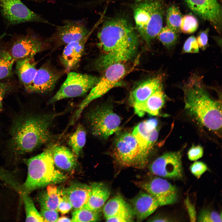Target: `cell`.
Segmentation results:
<instances>
[{"label": "cell", "instance_id": "obj_31", "mask_svg": "<svg viewBox=\"0 0 222 222\" xmlns=\"http://www.w3.org/2000/svg\"><path fill=\"white\" fill-rule=\"evenodd\" d=\"M101 211L82 208L75 210L72 213V222H85L98 221L101 219Z\"/></svg>", "mask_w": 222, "mask_h": 222}, {"label": "cell", "instance_id": "obj_12", "mask_svg": "<svg viewBox=\"0 0 222 222\" xmlns=\"http://www.w3.org/2000/svg\"><path fill=\"white\" fill-rule=\"evenodd\" d=\"M158 124L156 119H149L139 123L134 128L132 133L138 143L141 159L145 166L158 138V133L153 131L157 128Z\"/></svg>", "mask_w": 222, "mask_h": 222}, {"label": "cell", "instance_id": "obj_3", "mask_svg": "<svg viewBox=\"0 0 222 222\" xmlns=\"http://www.w3.org/2000/svg\"><path fill=\"white\" fill-rule=\"evenodd\" d=\"M51 145L41 153L24 159L27 168L26 180L22 185L23 192L29 194L36 189L51 184L62 183L67 177L55 167Z\"/></svg>", "mask_w": 222, "mask_h": 222}, {"label": "cell", "instance_id": "obj_2", "mask_svg": "<svg viewBox=\"0 0 222 222\" xmlns=\"http://www.w3.org/2000/svg\"><path fill=\"white\" fill-rule=\"evenodd\" d=\"M64 112L37 114L24 113L13 121L10 131L8 148L15 156L35 150L53 138L50 128L53 121Z\"/></svg>", "mask_w": 222, "mask_h": 222}, {"label": "cell", "instance_id": "obj_26", "mask_svg": "<svg viewBox=\"0 0 222 222\" xmlns=\"http://www.w3.org/2000/svg\"><path fill=\"white\" fill-rule=\"evenodd\" d=\"M47 186L46 189L40 193L37 197L41 208L58 210L61 189L54 184Z\"/></svg>", "mask_w": 222, "mask_h": 222}, {"label": "cell", "instance_id": "obj_42", "mask_svg": "<svg viewBox=\"0 0 222 222\" xmlns=\"http://www.w3.org/2000/svg\"><path fill=\"white\" fill-rule=\"evenodd\" d=\"M208 29L202 31L200 32L196 39L199 47L202 49H205L207 46L208 40Z\"/></svg>", "mask_w": 222, "mask_h": 222}, {"label": "cell", "instance_id": "obj_43", "mask_svg": "<svg viewBox=\"0 0 222 222\" xmlns=\"http://www.w3.org/2000/svg\"><path fill=\"white\" fill-rule=\"evenodd\" d=\"M184 203L191 221H195L196 217L195 205L191 202L188 196L185 199Z\"/></svg>", "mask_w": 222, "mask_h": 222}, {"label": "cell", "instance_id": "obj_20", "mask_svg": "<svg viewBox=\"0 0 222 222\" xmlns=\"http://www.w3.org/2000/svg\"><path fill=\"white\" fill-rule=\"evenodd\" d=\"M165 101V95L161 85L145 101L133 106L135 113L139 116H143L145 113L157 116L159 115Z\"/></svg>", "mask_w": 222, "mask_h": 222}, {"label": "cell", "instance_id": "obj_39", "mask_svg": "<svg viewBox=\"0 0 222 222\" xmlns=\"http://www.w3.org/2000/svg\"><path fill=\"white\" fill-rule=\"evenodd\" d=\"M190 170L197 178H199L207 170L208 167L205 163L201 161L195 162L190 166Z\"/></svg>", "mask_w": 222, "mask_h": 222}, {"label": "cell", "instance_id": "obj_16", "mask_svg": "<svg viewBox=\"0 0 222 222\" xmlns=\"http://www.w3.org/2000/svg\"><path fill=\"white\" fill-rule=\"evenodd\" d=\"M45 47V42L39 37L27 35L16 39L9 51L16 61L23 58L34 57L43 50Z\"/></svg>", "mask_w": 222, "mask_h": 222}, {"label": "cell", "instance_id": "obj_46", "mask_svg": "<svg viewBox=\"0 0 222 222\" xmlns=\"http://www.w3.org/2000/svg\"><path fill=\"white\" fill-rule=\"evenodd\" d=\"M56 222H72L71 219L62 216L59 218Z\"/></svg>", "mask_w": 222, "mask_h": 222}, {"label": "cell", "instance_id": "obj_1", "mask_svg": "<svg viewBox=\"0 0 222 222\" xmlns=\"http://www.w3.org/2000/svg\"><path fill=\"white\" fill-rule=\"evenodd\" d=\"M103 53L95 61L98 70L132 59L137 50L138 40L134 28L125 19L117 18L106 22L97 35Z\"/></svg>", "mask_w": 222, "mask_h": 222}, {"label": "cell", "instance_id": "obj_13", "mask_svg": "<svg viewBox=\"0 0 222 222\" xmlns=\"http://www.w3.org/2000/svg\"><path fill=\"white\" fill-rule=\"evenodd\" d=\"M149 170L154 174L162 177H181L183 167L180 152H171L164 154L150 164Z\"/></svg>", "mask_w": 222, "mask_h": 222}, {"label": "cell", "instance_id": "obj_45", "mask_svg": "<svg viewBox=\"0 0 222 222\" xmlns=\"http://www.w3.org/2000/svg\"><path fill=\"white\" fill-rule=\"evenodd\" d=\"M168 218L161 216H154L149 220L150 222H169L172 221Z\"/></svg>", "mask_w": 222, "mask_h": 222}, {"label": "cell", "instance_id": "obj_10", "mask_svg": "<svg viewBox=\"0 0 222 222\" xmlns=\"http://www.w3.org/2000/svg\"><path fill=\"white\" fill-rule=\"evenodd\" d=\"M0 10L3 17L10 24L31 22L55 26L29 9L21 0H0Z\"/></svg>", "mask_w": 222, "mask_h": 222}, {"label": "cell", "instance_id": "obj_48", "mask_svg": "<svg viewBox=\"0 0 222 222\" xmlns=\"http://www.w3.org/2000/svg\"><path fill=\"white\" fill-rule=\"evenodd\" d=\"M34 0L35 1H42V0Z\"/></svg>", "mask_w": 222, "mask_h": 222}, {"label": "cell", "instance_id": "obj_7", "mask_svg": "<svg viewBox=\"0 0 222 222\" xmlns=\"http://www.w3.org/2000/svg\"><path fill=\"white\" fill-rule=\"evenodd\" d=\"M86 118L91 134L101 138L106 139L120 129L121 118L110 106H100L92 110Z\"/></svg>", "mask_w": 222, "mask_h": 222}, {"label": "cell", "instance_id": "obj_23", "mask_svg": "<svg viewBox=\"0 0 222 222\" xmlns=\"http://www.w3.org/2000/svg\"><path fill=\"white\" fill-rule=\"evenodd\" d=\"M160 76L148 80L139 84L130 94L129 101L131 105L143 101L162 85Z\"/></svg>", "mask_w": 222, "mask_h": 222}, {"label": "cell", "instance_id": "obj_27", "mask_svg": "<svg viewBox=\"0 0 222 222\" xmlns=\"http://www.w3.org/2000/svg\"><path fill=\"white\" fill-rule=\"evenodd\" d=\"M130 206L120 195L110 199L103 206V212L106 219L117 214L132 210Z\"/></svg>", "mask_w": 222, "mask_h": 222}, {"label": "cell", "instance_id": "obj_33", "mask_svg": "<svg viewBox=\"0 0 222 222\" xmlns=\"http://www.w3.org/2000/svg\"><path fill=\"white\" fill-rule=\"evenodd\" d=\"M177 33L167 27H162L157 36L158 39L167 48L173 46L178 39Z\"/></svg>", "mask_w": 222, "mask_h": 222}, {"label": "cell", "instance_id": "obj_37", "mask_svg": "<svg viewBox=\"0 0 222 222\" xmlns=\"http://www.w3.org/2000/svg\"><path fill=\"white\" fill-rule=\"evenodd\" d=\"M72 208V205L64 193L63 189H61L58 210L61 214H65L69 212Z\"/></svg>", "mask_w": 222, "mask_h": 222}, {"label": "cell", "instance_id": "obj_38", "mask_svg": "<svg viewBox=\"0 0 222 222\" xmlns=\"http://www.w3.org/2000/svg\"><path fill=\"white\" fill-rule=\"evenodd\" d=\"M134 215L133 210L122 212L106 219L108 222H131Z\"/></svg>", "mask_w": 222, "mask_h": 222}, {"label": "cell", "instance_id": "obj_15", "mask_svg": "<svg viewBox=\"0 0 222 222\" xmlns=\"http://www.w3.org/2000/svg\"><path fill=\"white\" fill-rule=\"evenodd\" d=\"M62 72L45 64L37 70L34 79L27 91L29 92L47 94L54 88Z\"/></svg>", "mask_w": 222, "mask_h": 222}, {"label": "cell", "instance_id": "obj_24", "mask_svg": "<svg viewBox=\"0 0 222 222\" xmlns=\"http://www.w3.org/2000/svg\"><path fill=\"white\" fill-rule=\"evenodd\" d=\"M16 72L27 91L32 83L37 70L34 57H27L15 61Z\"/></svg>", "mask_w": 222, "mask_h": 222}, {"label": "cell", "instance_id": "obj_35", "mask_svg": "<svg viewBox=\"0 0 222 222\" xmlns=\"http://www.w3.org/2000/svg\"><path fill=\"white\" fill-rule=\"evenodd\" d=\"M221 214L207 209L202 210L197 218L198 222H221Z\"/></svg>", "mask_w": 222, "mask_h": 222}, {"label": "cell", "instance_id": "obj_5", "mask_svg": "<svg viewBox=\"0 0 222 222\" xmlns=\"http://www.w3.org/2000/svg\"><path fill=\"white\" fill-rule=\"evenodd\" d=\"M163 11L157 2L141 3L134 9L136 28L148 43L157 36L162 27Z\"/></svg>", "mask_w": 222, "mask_h": 222}, {"label": "cell", "instance_id": "obj_41", "mask_svg": "<svg viewBox=\"0 0 222 222\" xmlns=\"http://www.w3.org/2000/svg\"><path fill=\"white\" fill-rule=\"evenodd\" d=\"M203 153V149L201 146H193L188 152V157L191 161H196L202 157Z\"/></svg>", "mask_w": 222, "mask_h": 222}, {"label": "cell", "instance_id": "obj_44", "mask_svg": "<svg viewBox=\"0 0 222 222\" xmlns=\"http://www.w3.org/2000/svg\"><path fill=\"white\" fill-rule=\"evenodd\" d=\"M11 88L10 84L0 81V110L2 109L3 101L6 94Z\"/></svg>", "mask_w": 222, "mask_h": 222}, {"label": "cell", "instance_id": "obj_28", "mask_svg": "<svg viewBox=\"0 0 222 222\" xmlns=\"http://www.w3.org/2000/svg\"><path fill=\"white\" fill-rule=\"evenodd\" d=\"M86 138V133L84 127L79 124L75 132L70 136L68 144L72 152L76 157L80 155L84 146Z\"/></svg>", "mask_w": 222, "mask_h": 222}, {"label": "cell", "instance_id": "obj_18", "mask_svg": "<svg viewBox=\"0 0 222 222\" xmlns=\"http://www.w3.org/2000/svg\"><path fill=\"white\" fill-rule=\"evenodd\" d=\"M131 203L134 215L138 221L143 220L159 206L158 202L152 196L143 192L137 195L132 200Z\"/></svg>", "mask_w": 222, "mask_h": 222}, {"label": "cell", "instance_id": "obj_14", "mask_svg": "<svg viewBox=\"0 0 222 222\" xmlns=\"http://www.w3.org/2000/svg\"><path fill=\"white\" fill-rule=\"evenodd\" d=\"M84 21H68L64 25L57 26L49 40L58 46L79 40L89 33Z\"/></svg>", "mask_w": 222, "mask_h": 222}, {"label": "cell", "instance_id": "obj_8", "mask_svg": "<svg viewBox=\"0 0 222 222\" xmlns=\"http://www.w3.org/2000/svg\"><path fill=\"white\" fill-rule=\"evenodd\" d=\"M112 154L121 166L138 169L145 167L141 159L138 143L132 134L125 133L119 136L115 141Z\"/></svg>", "mask_w": 222, "mask_h": 222}, {"label": "cell", "instance_id": "obj_22", "mask_svg": "<svg viewBox=\"0 0 222 222\" xmlns=\"http://www.w3.org/2000/svg\"><path fill=\"white\" fill-rule=\"evenodd\" d=\"M91 193L88 201L83 207L91 210L101 211L110 195L108 186L101 182H94L91 186Z\"/></svg>", "mask_w": 222, "mask_h": 222}, {"label": "cell", "instance_id": "obj_4", "mask_svg": "<svg viewBox=\"0 0 222 222\" xmlns=\"http://www.w3.org/2000/svg\"><path fill=\"white\" fill-rule=\"evenodd\" d=\"M185 108L209 130L215 131L221 129V104L212 99L200 85L195 84L187 91Z\"/></svg>", "mask_w": 222, "mask_h": 222}, {"label": "cell", "instance_id": "obj_9", "mask_svg": "<svg viewBox=\"0 0 222 222\" xmlns=\"http://www.w3.org/2000/svg\"><path fill=\"white\" fill-rule=\"evenodd\" d=\"M99 79L91 75L70 72L60 89L48 103L52 104L63 99L82 96L90 90Z\"/></svg>", "mask_w": 222, "mask_h": 222}, {"label": "cell", "instance_id": "obj_6", "mask_svg": "<svg viewBox=\"0 0 222 222\" xmlns=\"http://www.w3.org/2000/svg\"><path fill=\"white\" fill-rule=\"evenodd\" d=\"M105 71L103 76L78 106L70 121L72 123L74 124L78 120L83 111L90 102L101 97L115 86L126 72L125 68L122 63L112 64Z\"/></svg>", "mask_w": 222, "mask_h": 222}, {"label": "cell", "instance_id": "obj_29", "mask_svg": "<svg viewBox=\"0 0 222 222\" xmlns=\"http://www.w3.org/2000/svg\"><path fill=\"white\" fill-rule=\"evenodd\" d=\"M21 196L25 208L26 221L44 222L29 194L22 191Z\"/></svg>", "mask_w": 222, "mask_h": 222}, {"label": "cell", "instance_id": "obj_30", "mask_svg": "<svg viewBox=\"0 0 222 222\" xmlns=\"http://www.w3.org/2000/svg\"><path fill=\"white\" fill-rule=\"evenodd\" d=\"M15 62L9 51L0 50V81L11 76Z\"/></svg>", "mask_w": 222, "mask_h": 222}, {"label": "cell", "instance_id": "obj_11", "mask_svg": "<svg viewBox=\"0 0 222 222\" xmlns=\"http://www.w3.org/2000/svg\"><path fill=\"white\" fill-rule=\"evenodd\" d=\"M135 184L152 196L159 206L172 204L177 200L176 187L165 179L156 177L148 181L137 182Z\"/></svg>", "mask_w": 222, "mask_h": 222}, {"label": "cell", "instance_id": "obj_34", "mask_svg": "<svg viewBox=\"0 0 222 222\" xmlns=\"http://www.w3.org/2000/svg\"><path fill=\"white\" fill-rule=\"evenodd\" d=\"M198 25L195 17L190 14L186 15L182 17L180 30L185 34H191L197 30Z\"/></svg>", "mask_w": 222, "mask_h": 222}, {"label": "cell", "instance_id": "obj_36", "mask_svg": "<svg viewBox=\"0 0 222 222\" xmlns=\"http://www.w3.org/2000/svg\"><path fill=\"white\" fill-rule=\"evenodd\" d=\"M183 50L184 53H197L199 52V46L195 37L191 36L186 40Z\"/></svg>", "mask_w": 222, "mask_h": 222}, {"label": "cell", "instance_id": "obj_32", "mask_svg": "<svg viewBox=\"0 0 222 222\" xmlns=\"http://www.w3.org/2000/svg\"><path fill=\"white\" fill-rule=\"evenodd\" d=\"M182 17L180 10L177 6L174 5L171 6L167 11L166 26L177 33L180 31Z\"/></svg>", "mask_w": 222, "mask_h": 222}, {"label": "cell", "instance_id": "obj_47", "mask_svg": "<svg viewBox=\"0 0 222 222\" xmlns=\"http://www.w3.org/2000/svg\"><path fill=\"white\" fill-rule=\"evenodd\" d=\"M137 1H152L154 0H135Z\"/></svg>", "mask_w": 222, "mask_h": 222}, {"label": "cell", "instance_id": "obj_25", "mask_svg": "<svg viewBox=\"0 0 222 222\" xmlns=\"http://www.w3.org/2000/svg\"><path fill=\"white\" fill-rule=\"evenodd\" d=\"M53 158L55 166L65 171H72L77 165L76 157L72 152L64 146H54Z\"/></svg>", "mask_w": 222, "mask_h": 222}, {"label": "cell", "instance_id": "obj_17", "mask_svg": "<svg viewBox=\"0 0 222 222\" xmlns=\"http://www.w3.org/2000/svg\"><path fill=\"white\" fill-rule=\"evenodd\" d=\"M187 6L203 19L211 23L217 29L221 22V9L217 0H185Z\"/></svg>", "mask_w": 222, "mask_h": 222}, {"label": "cell", "instance_id": "obj_19", "mask_svg": "<svg viewBox=\"0 0 222 222\" xmlns=\"http://www.w3.org/2000/svg\"><path fill=\"white\" fill-rule=\"evenodd\" d=\"M91 32H89L85 37L79 40L65 45L60 57V60L66 69H72L78 63Z\"/></svg>", "mask_w": 222, "mask_h": 222}, {"label": "cell", "instance_id": "obj_40", "mask_svg": "<svg viewBox=\"0 0 222 222\" xmlns=\"http://www.w3.org/2000/svg\"><path fill=\"white\" fill-rule=\"evenodd\" d=\"M40 213L44 222H56L59 218L58 210L41 208Z\"/></svg>", "mask_w": 222, "mask_h": 222}, {"label": "cell", "instance_id": "obj_21", "mask_svg": "<svg viewBox=\"0 0 222 222\" xmlns=\"http://www.w3.org/2000/svg\"><path fill=\"white\" fill-rule=\"evenodd\" d=\"M63 190L74 210L85 205L91 193L90 187L80 183H74Z\"/></svg>", "mask_w": 222, "mask_h": 222}]
</instances>
